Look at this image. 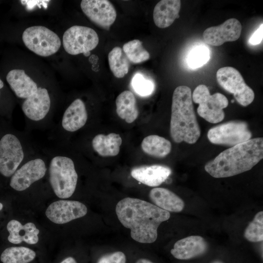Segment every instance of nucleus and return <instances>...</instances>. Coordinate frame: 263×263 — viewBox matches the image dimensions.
<instances>
[{
	"instance_id": "obj_14",
	"label": "nucleus",
	"mask_w": 263,
	"mask_h": 263,
	"mask_svg": "<svg viewBox=\"0 0 263 263\" xmlns=\"http://www.w3.org/2000/svg\"><path fill=\"white\" fill-rule=\"evenodd\" d=\"M51 105V98L47 89L38 87L33 94L24 100L21 109L28 120L33 123H40L46 119Z\"/></svg>"
},
{
	"instance_id": "obj_38",
	"label": "nucleus",
	"mask_w": 263,
	"mask_h": 263,
	"mask_svg": "<svg viewBox=\"0 0 263 263\" xmlns=\"http://www.w3.org/2000/svg\"><path fill=\"white\" fill-rule=\"evenodd\" d=\"M213 263H221L220 262H214Z\"/></svg>"
},
{
	"instance_id": "obj_11",
	"label": "nucleus",
	"mask_w": 263,
	"mask_h": 263,
	"mask_svg": "<svg viewBox=\"0 0 263 263\" xmlns=\"http://www.w3.org/2000/svg\"><path fill=\"white\" fill-rule=\"evenodd\" d=\"M22 163L11 177L10 186L14 189L21 191L45 176L47 168L45 158L36 156Z\"/></svg>"
},
{
	"instance_id": "obj_21",
	"label": "nucleus",
	"mask_w": 263,
	"mask_h": 263,
	"mask_svg": "<svg viewBox=\"0 0 263 263\" xmlns=\"http://www.w3.org/2000/svg\"><path fill=\"white\" fill-rule=\"evenodd\" d=\"M181 8L179 0H162L155 6L153 21L156 26L165 28L171 25L176 19L179 17Z\"/></svg>"
},
{
	"instance_id": "obj_26",
	"label": "nucleus",
	"mask_w": 263,
	"mask_h": 263,
	"mask_svg": "<svg viewBox=\"0 0 263 263\" xmlns=\"http://www.w3.org/2000/svg\"><path fill=\"white\" fill-rule=\"evenodd\" d=\"M36 255V252L28 247L13 246L2 252L0 260L3 263H28L35 259Z\"/></svg>"
},
{
	"instance_id": "obj_39",
	"label": "nucleus",
	"mask_w": 263,
	"mask_h": 263,
	"mask_svg": "<svg viewBox=\"0 0 263 263\" xmlns=\"http://www.w3.org/2000/svg\"><path fill=\"white\" fill-rule=\"evenodd\" d=\"M234 102V100H231V102Z\"/></svg>"
},
{
	"instance_id": "obj_27",
	"label": "nucleus",
	"mask_w": 263,
	"mask_h": 263,
	"mask_svg": "<svg viewBox=\"0 0 263 263\" xmlns=\"http://www.w3.org/2000/svg\"><path fill=\"white\" fill-rule=\"evenodd\" d=\"M108 61L110 69L116 77L122 78L128 73L130 61L120 47H115L110 52Z\"/></svg>"
},
{
	"instance_id": "obj_6",
	"label": "nucleus",
	"mask_w": 263,
	"mask_h": 263,
	"mask_svg": "<svg viewBox=\"0 0 263 263\" xmlns=\"http://www.w3.org/2000/svg\"><path fill=\"white\" fill-rule=\"evenodd\" d=\"M22 39L28 49L41 56L55 54L61 46L58 35L43 26L36 25L26 28L23 32Z\"/></svg>"
},
{
	"instance_id": "obj_34",
	"label": "nucleus",
	"mask_w": 263,
	"mask_h": 263,
	"mask_svg": "<svg viewBox=\"0 0 263 263\" xmlns=\"http://www.w3.org/2000/svg\"><path fill=\"white\" fill-rule=\"evenodd\" d=\"M60 263H77L74 258L69 257L63 260Z\"/></svg>"
},
{
	"instance_id": "obj_16",
	"label": "nucleus",
	"mask_w": 263,
	"mask_h": 263,
	"mask_svg": "<svg viewBox=\"0 0 263 263\" xmlns=\"http://www.w3.org/2000/svg\"><path fill=\"white\" fill-rule=\"evenodd\" d=\"M88 114L84 101L80 98L74 100L64 112L60 122V130L73 132L86 124Z\"/></svg>"
},
{
	"instance_id": "obj_37",
	"label": "nucleus",
	"mask_w": 263,
	"mask_h": 263,
	"mask_svg": "<svg viewBox=\"0 0 263 263\" xmlns=\"http://www.w3.org/2000/svg\"><path fill=\"white\" fill-rule=\"evenodd\" d=\"M3 208V205L0 203V211Z\"/></svg>"
},
{
	"instance_id": "obj_35",
	"label": "nucleus",
	"mask_w": 263,
	"mask_h": 263,
	"mask_svg": "<svg viewBox=\"0 0 263 263\" xmlns=\"http://www.w3.org/2000/svg\"><path fill=\"white\" fill-rule=\"evenodd\" d=\"M135 263H154L150 260L146 259H140Z\"/></svg>"
},
{
	"instance_id": "obj_5",
	"label": "nucleus",
	"mask_w": 263,
	"mask_h": 263,
	"mask_svg": "<svg viewBox=\"0 0 263 263\" xmlns=\"http://www.w3.org/2000/svg\"><path fill=\"white\" fill-rule=\"evenodd\" d=\"M192 99L199 104L198 114L206 121L217 123L224 119L223 109L228 104V99L224 94L219 93L210 94L208 88L205 85L201 84L194 90Z\"/></svg>"
},
{
	"instance_id": "obj_33",
	"label": "nucleus",
	"mask_w": 263,
	"mask_h": 263,
	"mask_svg": "<svg viewBox=\"0 0 263 263\" xmlns=\"http://www.w3.org/2000/svg\"><path fill=\"white\" fill-rule=\"evenodd\" d=\"M263 23L259 28L253 33L249 40V43L252 45H257L261 43L263 39Z\"/></svg>"
},
{
	"instance_id": "obj_29",
	"label": "nucleus",
	"mask_w": 263,
	"mask_h": 263,
	"mask_svg": "<svg viewBox=\"0 0 263 263\" xmlns=\"http://www.w3.org/2000/svg\"><path fill=\"white\" fill-rule=\"evenodd\" d=\"M245 238L253 243L263 240V211L258 212L249 224L244 232Z\"/></svg>"
},
{
	"instance_id": "obj_36",
	"label": "nucleus",
	"mask_w": 263,
	"mask_h": 263,
	"mask_svg": "<svg viewBox=\"0 0 263 263\" xmlns=\"http://www.w3.org/2000/svg\"><path fill=\"white\" fill-rule=\"evenodd\" d=\"M4 83L3 81L0 79V89L3 87Z\"/></svg>"
},
{
	"instance_id": "obj_31",
	"label": "nucleus",
	"mask_w": 263,
	"mask_h": 263,
	"mask_svg": "<svg viewBox=\"0 0 263 263\" xmlns=\"http://www.w3.org/2000/svg\"><path fill=\"white\" fill-rule=\"evenodd\" d=\"M132 86L135 92L141 96H149L154 90V85L152 81L138 73L133 76Z\"/></svg>"
},
{
	"instance_id": "obj_28",
	"label": "nucleus",
	"mask_w": 263,
	"mask_h": 263,
	"mask_svg": "<svg viewBox=\"0 0 263 263\" xmlns=\"http://www.w3.org/2000/svg\"><path fill=\"white\" fill-rule=\"evenodd\" d=\"M123 51L129 61L135 64L144 62L150 57L149 52L143 47L142 42L138 39L125 43Z\"/></svg>"
},
{
	"instance_id": "obj_32",
	"label": "nucleus",
	"mask_w": 263,
	"mask_h": 263,
	"mask_svg": "<svg viewBox=\"0 0 263 263\" xmlns=\"http://www.w3.org/2000/svg\"><path fill=\"white\" fill-rule=\"evenodd\" d=\"M126 257L125 254L121 251L104 255L101 257L97 263H126Z\"/></svg>"
},
{
	"instance_id": "obj_9",
	"label": "nucleus",
	"mask_w": 263,
	"mask_h": 263,
	"mask_svg": "<svg viewBox=\"0 0 263 263\" xmlns=\"http://www.w3.org/2000/svg\"><path fill=\"white\" fill-rule=\"evenodd\" d=\"M216 78L219 84L225 91L232 94L237 101L246 106L254 99V93L246 85L240 73L232 67H224L217 72Z\"/></svg>"
},
{
	"instance_id": "obj_17",
	"label": "nucleus",
	"mask_w": 263,
	"mask_h": 263,
	"mask_svg": "<svg viewBox=\"0 0 263 263\" xmlns=\"http://www.w3.org/2000/svg\"><path fill=\"white\" fill-rule=\"evenodd\" d=\"M171 173V169L167 166L152 165L134 168L131 174L134 179L145 185L157 187L164 182Z\"/></svg>"
},
{
	"instance_id": "obj_18",
	"label": "nucleus",
	"mask_w": 263,
	"mask_h": 263,
	"mask_svg": "<svg viewBox=\"0 0 263 263\" xmlns=\"http://www.w3.org/2000/svg\"><path fill=\"white\" fill-rule=\"evenodd\" d=\"M207 244L200 236H190L177 241L171 249L173 257L179 260H188L204 254Z\"/></svg>"
},
{
	"instance_id": "obj_24",
	"label": "nucleus",
	"mask_w": 263,
	"mask_h": 263,
	"mask_svg": "<svg viewBox=\"0 0 263 263\" xmlns=\"http://www.w3.org/2000/svg\"><path fill=\"white\" fill-rule=\"evenodd\" d=\"M115 104L118 116L127 123H132L138 117L139 111L136 106V100L132 92H122L117 97Z\"/></svg>"
},
{
	"instance_id": "obj_19",
	"label": "nucleus",
	"mask_w": 263,
	"mask_h": 263,
	"mask_svg": "<svg viewBox=\"0 0 263 263\" xmlns=\"http://www.w3.org/2000/svg\"><path fill=\"white\" fill-rule=\"evenodd\" d=\"M6 80L16 95L25 99L38 90L37 83L21 69H13L8 72Z\"/></svg>"
},
{
	"instance_id": "obj_10",
	"label": "nucleus",
	"mask_w": 263,
	"mask_h": 263,
	"mask_svg": "<svg viewBox=\"0 0 263 263\" xmlns=\"http://www.w3.org/2000/svg\"><path fill=\"white\" fill-rule=\"evenodd\" d=\"M207 136L213 144L233 146L250 139L252 133L246 123L232 121L211 128Z\"/></svg>"
},
{
	"instance_id": "obj_8",
	"label": "nucleus",
	"mask_w": 263,
	"mask_h": 263,
	"mask_svg": "<svg viewBox=\"0 0 263 263\" xmlns=\"http://www.w3.org/2000/svg\"><path fill=\"white\" fill-rule=\"evenodd\" d=\"M62 42L64 50L68 54H83L88 56L90 51L97 46L99 38L96 32L90 27L74 25L64 32Z\"/></svg>"
},
{
	"instance_id": "obj_15",
	"label": "nucleus",
	"mask_w": 263,
	"mask_h": 263,
	"mask_svg": "<svg viewBox=\"0 0 263 263\" xmlns=\"http://www.w3.org/2000/svg\"><path fill=\"white\" fill-rule=\"evenodd\" d=\"M241 32L240 22L236 19L231 18L220 25L206 29L203 37L207 44L218 46L225 42L236 41L240 38Z\"/></svg>"
},
{
	"instance_id": "obj_7",
	"label": "nucleus",
	"mask_w": 263,
	"mask_h": 263,
	"mask_svg": "<svg viewBox=\"0 0 263 263\" xmlns=\"http://www.w3.org/2000/svg\"><path fill=\"white\" fill-rule=\"evenodd\" d=\"M26 156L22 140L13 133L4 134L0 139V173L11 177L23 163Z\"/></svg>"
},
{
	"instance_id": "obj_3",
	"label": "nucleus",
	"mask_w": 263,
	"mask_h": 263,
	"mask_svg": "<svg viewBox=\"0 0 263 263\" xmlns=\"http://www.w3.org/2000/svg\"><path fill=\"white\" fill-rule=\"evenodd\" d=\"M170 133L176 143L194 144L201 132L192 103L191 89L180 86L173 92L170 122Z\"/></svg>"
},
{
	"instance_id": "obj_20",
	"label": "nucleus",
	"mask_w": 263,
	"mask_h": 263,
	"mask_svg": "<svg viewBox=\"0 0 263 263\" xmlns=\"http://www.w3.org/2000/svg\"><path fill=\"white\" fill-rule=\"evenodd\" d=\"M7 229L9 233L8 240L12 244H19L24 242L34 244L38 241L39 230L32 222L22 225L19 221L12 220L7 224Z\"/></svg>"
},
{
	"instance_id": "obj_13",
	"label": "nucleus",
	"mask_w": 263,
	"mask_h": 263,
	"mask_svg": "<svg viewBox=\"0 0 263 263\" xmlns=\"http://www.w3.org/2000/svg\"><path fill=\"white\" fill-rule=\"evenodd\" d=\"M87 208L82 203L61 200L50 204L45 211L47 217L57 224H63L84 216Z\"/></svg>"
},
{
	"instance_id": "obj_23",
	"label": "nucleus",
	"mask_w": 263,
	"mask_h": 263,
	"mask_svg": "<svg viewBox=\"0 0 263 263\" xmlns=\"http://www.w3.org/2000/svg\"><path fill=\"white\" fill-rule=\"evenodd\" d=\"M122 142V138L118 134H98L93 138L92 146L93 150L101 156H115L120 151Z\"/></svg>"
},
{
	"instance_id": "obj_25",
	"label": "nucleus",
	"mask_w": 263,
	"mask_h": 263,
	"mask_svg": "<svg viewBox=\"0 0 263 263\" xmlns=\"http://www.w3.org/2000/svg\"><path fill=\"white\" fill-rule=\"evenodd\" d=\"M141 146L145 153L158 158L166 156L171 149V144L169 140L157 135H150L145 137Z\"/></svg>"
},
{
	"instance_id": "obj_12",
	"label": "nucleus",
	"mask_w": 263,
	"mask_h": 263,
	"mask_svg": "<svg viewBox=\"0 0 263 263\" xmlns=\"http://www.w3.org/2000/svg\"><path fill=\"white\" fill-rule=\"evenodd\" d=\"M84 14L93 23L108 29L115 21L116 12L108 0H83L80 3Z\"/></svg>"
},
{
	"instance_id": "obj_22",
	"label": "nucleus",
	"mask_w": 263,
	"mask_h": 263,
	"mask_svg": "<svg viewBox=\"0 0 263 263\" xmlns=\"http://www.w3.org/2000/svg\"><path fill=\"white\" fill-rule=\"evenodd\" d=\"M150 200L158 207L173 212H179L184 208L183 200L168 189L155 188L149 193Z\"/></svg>"
},
{
	"instance_id": "obj_30",
	"label": "nucleus",
	"mask_w": 263,
	"mask_h": 263,
	"mask_svg": "<svg viewBox=\"0 0 263 263\" xmlns=\"http://www.w3.org/2000/svg\"><path fill=\"white\" fill-rule=\"evenodd\" d=\"M209 51L208 48L202 45L194 47L189 53L187 62L188 66L193 69L201 67L209 60Z\"/></svg>"
},
{
	"instance_id": "obj_1",
	"label": "nucleus",
	"mask_w": 263,
	"mask_h": 263,
	"mask_svg": "<svg viewBox=\"0 0 263 263\" xmlns=\"http://www.w3.org/2000/svg\"><path fill=\"white\" fill-rule=\"evenodd\" d=\"M115 212L121 224L130 229L132 238L143 244L154 242L158 227L170 216L169 212L152 204L130 197L119 201Z\"/></svg>"
},
{
	"instance_id": "obj_4",
	"label": "nucleus",
	"mask_w": 263,
	"mask_h": 263,
	"mask_svg": "<svg viewBox=\"0 0 263 263\" xmlns=\"http://www.w3.org/2000/svg\"><path fill=\"white\" fill-rule=\"evenodd\" d=\"M50 159L49 179L54 193L60 198L70 197L75 190L78 180L74 162L61 153L54 155Z\"/></svg>"
},
{
	"instance_id": "obj_2",
	"label": "nucleus",
	"mask_w": 263,
	"mask_h": 263,
	"mask_svg": "<svg viewBox=\"0 0 263 263\" xmlns=\"http://www.w3.org/2000/svg\"><path fill=\"white\" fill-rule=\"evenodd\" d=\"M263 158V139L255 138L224 150L205 169L214 178L228 177L251 169Z\"/></svg>"
}]
</instances>
